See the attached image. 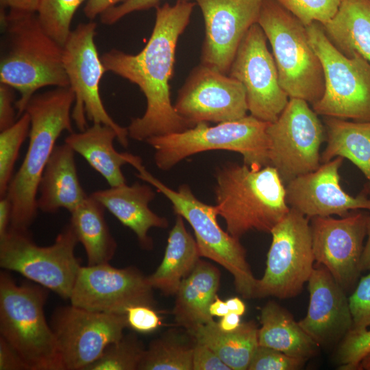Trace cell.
<instances>
[{
  "instance_id": "obj_17",
  "label": "cell",
  "mask_w": 370,
  "mask_h": 370,
  "mask_svg": "<svg viewBox=\"0 0 370 370\" xmlns=\"http://www.w3.org/2000/svg\"><path fill=\"white\" fill-rule=\"evenodd\" d=\"M173 106L177 113L193 125L234 121L248 112L242 84L201 64L191 70Z\"/></svg>"
},
{
  "instance_id": "obj_11",
  "label": "cell",
  "mask_w": 370,
  "mask_h": 370,
  "mask_svg": "<svg viewBox=\"0 0 370 370\" xmlns=\"http://www.w3.org/2000/svg\"><path fill=\"white\" fill-rule=\"evenodd\" d=\"M309 219L291 208L271 230L266 269L257 280L255 297L288 299L301 292L315 262Z\"/></svg>"
},
{
  "instance_id": "obj_45",
  "label": "cell",
  "mask_w": 370,
  "mask_h": 370,
  "mask_svg": "<svg viewBox=\"0 0 370 370\" xmlns=\"http://www.w3.org/2000/svg\"><path fill=\"white\" fill-rule=\"evenodd\" d=\"M1 8L18 13H37L40 0H0Z\"/></svg>"
},
{
  "instance_id": "obj_35",
  "label": "cell",
  "mask_w": 370,
  "mask_h": 370,
  "mask_svg": "<svg viewBox=\"0 0 370 370\" xmlns=\"http://www.w3.org/2000/svg\"><path fill=\"white\" fill-rule=\"evenodd\" d=\"M87 0H40L37 11L45 31L63 46L71 30V24L78 8Z\"/></svg>"
},
{
  "instance_id": "obj_47",
  "label": "cell",
  "mask_w": 370,
  "mask_h": 370,
  "mask_svg": "<svg viewBox=\"0 0 370 370\" xmlns=\"http://www.w3.org/2000/svg\"><path fill=\"white\" fill-rule=\"evenodd\" d=\"M12 204L5 195L0 199V239L8 233L12 219Z\"/></svg>"
},
{
  "instance_id": "obj_29",
  "label": "cell",
  "mask_w": 370,
  "mask_h": 370,
  "mask_svg": "<svg viewBox=\"0 0 370 370\" xmlns=\"http://www.w3.org/2000/svg\"><path fill=\"white\" fill-rule=\"evenodd\" d=\"M323 27L343 54L351 57L358 53L370 63V0H344Z\"/></svg>"
},
{
  "instance_id": "obj_16",
  "label": "cell",
  "mask_w": 370,
  "mask_h": 370,
  "mask_svg": "<svg viewBox=\"0 0 370 370\" xmlns=\"http://www.w3.org/2000/svg\"><path fill=\"white\" fill-rule=\"evenodd\" d=\"M148 276L134 267L116 268L109 263L81 266L69 300L87 310L125 314L135 305L155 306Z\"/></svg>"
},
{
  "instance_id": "obj_24",
  "label": "cell",
  "mask_w": 370,
  "mask_h": 370,
  "mask_svg": "<svg viewBox=\"0 0 370 370\" xmlns=\"http://www.w3.org/2000/svg\"><path fill=\"white\" fill-rule=\"evenodd\" d=\"M220 278V271L214 265L198 261L175 294L173 314L179 326L190 332L214 321L209 308L217 295Z\"/></svg>"
},
{
  "instance_id": "obj_36",
  "label": "cell",
  "mask_w": 370,
  "mask_h": 370,
  "mask_svg": "<svg viewBox=\"0 0 370 370\" xmlns=\"http://www.w3.org/2000/svg\"><path fill=\"white\" fill-rule=\"evenodd\" d=\"M306 27L314 22L323 25L336 14L344 0H275Z\"/></svg>"
},
{
  "instance_id": "obj_32",
  "label": "cell",
  "mask_w": 370,
  "mask_h": 370,
  "mask_svg": "<svg viewBox=\"0 0 370 370\" xmlns=\"http://www.w3.org/2000/svg\"><path fill=\"white\" fill-rule=\"evenodd\" d=\"M195 342L184 328L170 329L150 343L138 370H193Z\"/></svg>"
},
{
  "instance_id": "obj_9",
  "label": "cell",
  "mask_w": 370,
  "mask_h": 370,
  "mask_svg": "<svg viewBox=\"0 0 370 370\" xmlns=\"http://www.w3.org/2000/svg\"><path fill=\"white\" fill-rule=\"evenodd\" d=\"M310 43L324 73V92L312 105L319 115L370 121V63L358 53L347 57L327 37L322 24L306 26Z\"/></svg>"
},
{
  "instance_id": "obj_37",
  "label": "cell",
  "mask_w": 370,
  "mask_h": 370,
  "mask_svg": "<svg viewBox=\"0 0 370 370\" xmlns=\"http://www.w3.org/2000/svg\"><path fill=\"white\" fill-rule=\"evenodd\" d=\"M370 352V330L352 329L339 343L336 361L341 370H358L362 359Z\"/></svg>"
},
{
  "instance_id": "obj_34",
  "label": "cell",
  "mask_w": 370,
  "mask_h": 370,
  "mask_svg": "<svg viewBox=\"0 0 370 370\" xmlns=\"http://www.w3.org/2000/svg\"><path fill=\"white\" fill-rule=\"evenodd\" d=\"M30 119L24 112L10 127L0 134V197L6 195L14 176L13 171L20 149L29 135Z\"/></svg>"
},
{
  "instance_id": "obj_51",
  "label": "cell",
  "mask_w": 370,
  "mask_h": 370,
  "mask_svg": "<svg viewBox=\"0 0 370 370\" xmlns=\"http://www.w3.org/2000/svg\"><path fill=\"white\" fill-rule=\"evenodd\" d=\"M229 311L240 316L243 315L246 310L245 303L238 297H232L225 301Z\"/></svg>"
},
{
  "instance_id": "obj_31",
  "label": "cell",
  "mask_w": 370,
  "mask_h": 370,
  "mask_svg": "<svg viewBox=\"0 0 370 370\" xmlns=\"http://www.w3.org/2000/svg\"><path fill=\"white\" fill-rule=\"evenodd\" d=\"M105 209L90 195L71 212L70 225L85 249L88 265L109 263L117 248L105 219Z\"/></svg>"
},
{
  "instance_id": "obj_13",
  "label": "cell",
  "mask_w": 370,
  "mask_h": 370,
  "mask_svg": "<svg viewBox=\"0 0 370 370\" xmlns=\"http://www.w3.org/2000/svg\"><path fill=\"white\" fill-rule=\"evenodd\" d=\"M309 103L290 98L278 116L269 123V165L278 172L285 185L321 165L320 148L325 128Z\"/></svg>"
},
{
  "instance_id": "obj_2",
  "label": "cell",
  "mask_w": 370,
  "mask_h": 370,
  "mask_svg": "<svg viewBox=\"0 0 370 370\" xmlns=\"http://www.w3.org/2000/svg\"><path fill=\"white\" fill-rule=\"evenodd\" d=\"M74 102L75 95L69 86L35 94L29 101L25 110L30 119L28 147L5 195L12 208L9 230L28 232L36 218L39 183L56 142L62 132H73Z\"/></svg>"
},
{
  "instance_id": "obj_44",
  "label": "cell",
  "mask_w": 370,
  "mask_h": 370,
  "mask_svg": "<svg viewBox=\"0 0 370 370\" xmlns=\"http://www.w3.org/2000/svg\"><path fill=\"white\" fill-rule=\"evenodd\" d=\"M0 370H29L19 354L6 340L0 336Z\"/></svg>"
},
{
  "instance_id": "obj_10",
  "label": "cell",
  "mask_w": 370,
  "mask_h": 370,
  "mask_svg": "<svg viewBox=\"0 0 370 370\" xmlns=\"http://www.w3.org/2000/svg\"><path fill=\"white\" fill-rule=\"evenodd\" d=\"M78 243L70 223L49 246L36 245L28 232L9 230L0 239V266L69 299L82 266L75 254Z\"/></svg>"
},
{
  "instance_id": "obj_43",
  "label": "cell",
  "mask_w": 370,
  "mask_h": 370,
  "mask_svg": "<svg viewBox=\"0 0 370 370\" xmlns=\"http://www.w3.org/2000/svg\"><path fill=\"white\" fill-rule=\"evenodd\" d=\"M13 90L5 84H0V131L12 126L18 119L15 114Z\"/></svg>"
},
{
  "instance_id": "obj_28",
  "label": "cell",
  "mask_w": 370,
  "mask_h": 370,
  "mask_svg": "<svg viewBox=\"0 0 370 370\" xmlns=\"http://www.w3.org/2000/svg\"><path fill=\"white\" fill-rule=\"evenodd\" d=\"M326 146L321 163L341 157L356 166L368 181L370 195V121L358 122L324 116Z\"/></svg>"
},
{
  "instance_id": "obj_46",
  "label": "cell",
  "mask_w": 370,
  "mask_h": 370,
  "mask_svg": "<svg viewBox=\"0 0 370 370\" xmlns=\"http://www.w3.org/2000/svg\"><path fill=\"white\" fill-rule=\"evenodd\" d=\"M123 1L124 0H87L84 8V15L90 20H92Z\"/></svg>"
},
{
  "instance_id": "obj_39",
  "label": "cell",
  "mask_w": 370,
  "mask_h": 370,
  "mask_svg": "<svg viewBox=\"0 0 370 370\" xmlns=\"http://www.w3.org/2000/svg\"><path fill=\"white\" fill-rule=\"evenodd\" d=\"M349 304L353 318V328L363 330L370 326V273L359 279Z\"/></svg>"
},
{
  "instance_id": "obj_52",
  "label": "cell",
  "mask_w": 370,
  "mask_h": 370,
  "mask_svg": "<svg viewBox=\"0 0 370 370\" xmlns=\"http://www.w3.org/2000/svg\"><path fill=\"white\" fill-rule=\"evenodd\" d=\"M358 370H370V352L360 361Z\"/></svg>"
},
{
  "instance_id": "obj_42",
  "label": "cell",
  "mask_w": 370,
  "mask_h": 370,
  "mask_svg": "<svg viewBox=\"0 0 370 370\" xmlns=\"http://www.w3.org/2000/svg\"><path fill=\"white\" fill-rule=\"evenodd\" d=\"M193 370L231 369L209 347L196 341L193 351Z\"/></svg>"
},
{
  "instance_id": "obj_23",
  "label": "cell",
  "mask_w": 370,
  "mask_h": 370,
  "mask_svg": "<svg viewBox=\"0 0 370 370\" xmlns=\"http://www.w3.org/2000/svg\"><path fill=\"white\" fill-rule=\"evenodd\" d=\"M75 153L66 143L56 145L39 183L37 206L42 212L64 208L71 213L88 196L79 180Z\"/></svg>"
},
{
  "instance_id": "obj_1",
  "label": "cell",
  "mask_w": 370,
  "mask_h": 370,
  "mask_svg": "<svg viewBox=\"0 0 370 370\" xmlns=\"http://www.w3.org/2000/svg\"><path fill=\"white\" fill-rule=\"evenodd\" d=\"M195 5L190 0H177L174 5L165 3L156 6L152 33L140 52L132 55L114 49L101 56L106 71L137 85L146 98L145 113L132 119L127 127L132 139L145 141L195 126L175 111L169 82L174 73L178 39L190 22Z\"/></svg>"
},
{
  "instance_id": "obj_30",
  "label": "cell",
  "mask_w": 370,
  "mask_h": 370,
  "mask_svg": "<svg viewBox=\"0 0 370 370\" xmlns=\"http://www.w3.org/2000/svg\"><path fill=\"white\" fill-rule=\"evenodd\" d=\"M188 332L213 350L231 370H247L259 345L258 328L254 321L241 323L236 330L225 332L213 321Z\"/></svg>"
},
{
  "instance_id": "obj_25",
  "label": "cell",
  "mask_w": 370,
  "mask_h": 370,
  "mask_svg": "<svg viewBox=\"0 0 370 370\" xmlns=\"http://www.w3.org/2000/svg\"><path fill=\"white\" fill-rule=\"evenodd\" d=\"M115 138L117 134L112 127L92 123L85 130L69 133L64 143L81 155L112 187L126 184L121 166L130 164L135 156L116 151L113 145Z\"/></svg>"
},
{
  "instance_id": "obj_19",
  "label": "cell",
  "mask_w": 370,
  "mask_h": 370,
  "mask_svg": "<svg viewBox=\"0 0 370 370\" xmlns=\"http://www.w3.org/2000/svg\"><path fill=\"white\" fill-rule=\"evenodd\" d=\"M204 21L200 64L228 74L249 29L257 23L263 0H194Z\"/></svg>"
},
{
  "instance_id": "obj_15",
  "label": "cell",
  "mask_w": 370,
  "mask_h": 370,
  "mask_svg": "<svg viewBox=\"0 0 370 370\" xmlns=\"http://www.w3.org/2000/svg\"><path fill=\"white\" fill-rule=\"evenodd\" d=\"M267 41L261 27L254 24L243 38L227 75L243 86L250 114L272 123L290 98L280 86L277 66Z\"/></svg>"
},
{
  "instance_id": "obj_12",
  "label": "cell",
  "mask_w": 370,
  "mask_h": 370,
  "mask_svg": "<svg viewBox=\"0 0 370 370\" xmlns=\"http://www.w3.org/2000/svg\"><path fill=\"white\" fill-rule=\"evenodd\" d=\"M96 29L94 21L78 24L62 46L64 68L75 95L71 117L79 131L88 127V121L112 127L119 143L127 147V127L116 123L109 115L99 94V84L106 70L95 43Z\"/></svg>"
},
{
  "instance_id": "obj_5",
  "label": "cell",
  "mask_w": 370,
  "mask_h": 370,
  "mask_svg": "<svg viewBox=\"0 0 370 370\" xmlns=\"http://www.w3.org/2000/svg\"><path fill=\"white\" fill-rule=\"evenodd\" d=\"M48 289L17 284L0 274V336L21 355L29 370H64L56 338L45 316Z\"/></svg>"
},
{
  "instance_id": "obj_7",
  "label": "cell",
  "mask_w": 370,
  "mask_h": 370,
  "mask_svg": "<svg viewBox=\"0 0 370 370\" xmlns=\"http://www.w3.org/2000/svg\"><path fill=\"white\" fill-rule=\"evenodd\" d=\"M269 123L252 115L209 126L201 122L186 130L154 136L145 142L154 149L159 169L168 171L186 158L210 150L241 153L243 163L252 167L269 165Z\"/></svg>"
},
{
  "instance_id": "obj_48",
  "label": "cell",
  "mask_w": 370,
  "mask_h": 370,
  "mask_svg": "<svg viewBox=\"0 0 370 370\" xmlns=\"http://www.w3.org/2000/svg\"><path fill=\"white\" fill-rule=\"evenodd\" d=\"M366 236H367V240L363 247L360 262V268L362 272L370 271V214L367 215Z\"/></svg>"
},
{
  "instance_id": "obj_40",
  "label": "cell",
  "mask_w": 370,
  "mask_h": 370,
  "mask_svg": "<svg viewBox=\"0 0 370 370\" xmlns=\"http://www.w3.org/2000/svg\"><path fill=\"white\" fill-rule=\"evenodd\" d=\"M153 308L146 305H135L127 308L125 312L127 327L143 334L151 333L157 330L161 325V318Z\"/></svg>"
},
{
  "instance_id": "obj_14",
  "label": "cell",
  "mask_w": 370,
  "mask_h": 370,
  "mask_svg": "<svg viewBox=\"0 0 370 370\" xmlns=\"http://www.w3.org/2000/svg\"><path fill=\"white\" fill-rule=\"evenodd\" d=\"M50 325L64 370H86L127 328L125 314L87 310L71 304L57 308Z\"/></svg>"
},
{
  "instance_id": "obj_26",
  "label": "cell",
  "mask_w": 370,
  "mask_h": 370,
  "mask_svg": "<svg viewBox=\"0 0 370 370\" xmlns=\"http://www.w3.org/2000/svg\"><path fill=\"white\" fill-rule=\"evenodd\" d=\"M200 257L196 240L187 231L184 218L177 215L169 234L163 259L155 272L148 276L150 284L164 295H175Z\"/></svg>"
},
{
  "instance_id": "obj_49",
  "label": "cell",
  "mask_w": 370,
  "mask_h": 370,
  "mask_svg": "<svg viewBox=\"0 0 370 370\" xmlns=\"http://www.w3.org/2000/svg\"><path fill=\"white\" fill-rule=\"evenodd\" d=\"M241 323V316L230 312L222 317L219 322H218V325L221 330L230 332L236 330L239 327Z\"/></svg>"
},
{
  "instance_id": "obj_22",
  "label": "cell",
  "mask_w": 370,
  "mask_h": 370,
  "mask_svg": "<svg viewBox=\"0 0 370 370\" xmlns=\"http://www.w3.org/2000/svg\"><path fill=\"white\" fill-rule=\"evenodd\" d=\"M90 195L133 231L144 249L153 248V241L148 235L151 228H166L169 225L166 218L158 215L149 207L156 197L149 185L138 182L132 185L124 184L94 191Z\"/></svg>"
},
{
  "instance_id": "obj_38",
  "label": "cell",
  "mask_w": 370,
  "mask_h": 370,
  "mask_svg": "<svg viewBox=\"0 0 370 370\" xmlns=\"http://www.w3.org/2000/svg\"><path fill=\"white\" fill-rule=\"evenodd\" d=\"M305 362L278 350L258 345L247 370H297L301 369Z\"/></svg>"
},
{
  "instance_id": "obj_6",
  "label": "cell",
  "mask_w": 370,
  "mask_h": 370,
  "mask_svg": "<svg viewBox=\"0 0 370 370\" xmlns=\"http://www.w3.org/2000/svg\"><path fill=\"white\" fill-rule=\"evenodd\" d=\"M257 23L271 45L280 86L289 98L311 105L319 101L324 73L306 27L275 0H263Z\"/></svg>"
},
{
  "instance_id": "obj_4",
  "label": "cell",
  "mask_w": 370,
  "mask_h": 370,
  "mask_svg": "<svg viewBox=\"0 0 370 370\" xmlns=\"http://www.w3.org/2000/svg\"><path fill=\"white\" fill-rule=\"evenodd\" d=\"M215 179L218 214L238 239L251 230L270 233L290 210L286 185L272 166L228 162L217 169Z\"/></svg>"
},
{
  "instance_id": "obj_27",
  "label": "cell",
  "mask_w": 370,
  "mask_h": 370,
  "mask_svg": "<svg viewBox=\"0 0 370 370\" xmlns=\"http://www.w3.org/2000/svg\"><path fill=\"white\" fill-rule=\"evenodd\" d=\"M258 344L306 362L317 354L319 346L295 321L292 314L273 301L262 308Z\"/></svg>"
},
{
  "instance_id": "obj_33",
  "label": "cell",
  "mask_w": 370,
  "mask_h": 370,
  "mask_svg": "<svg viewBox=\"0 0 370 370\" xmlns=\"http://www.w3.org/2000/svg\"><path fill=\"white\" fill-rule=\"evenodd\" d=\"M145 347L134 334L123 335L105 349L101 356L86 370H137Z\"/></svg>"
},
{
  "instance_id": "obj_8",
  "label": "cell",
  "mask_w": 370,
  "mask_h": 370,
  "mask_svg": "<svg viewBox=\"0 0 370 370\" xmlns=\"http://www.w3.org/2000/svg\"><path fill=\"white\" fill-rule=\"evenodd\" d=\"M137 177L155 187L171 202L174 212L182 216L192 227L201 257L216 262L234 278L236 291L243 297H255L257 280L247 261L246 250L238 239L221 229L217 222L215 206L199 200L187 184L177 190L166 186L149 173L142 161L133 165Z\"/></svg>"
},
{
  "instance_id": "obj_50",
  "label": "cell",
  "mask_w": 370,
  "mask_h": 370,
  "mask_svg": "<svg viewBox=\"0 0 370 370\" xmlns=\"http://www.w3.org/2000/svg\"><path fill=\"white\" fill-rule=\"evenodd\" d=\"M209 311L212 317H222L230 312L225 301L221 300L217 295L210 306Z\"/></svg>"
},
{
  "instance_id": "obj_3",
  "label": "cell",
  "mask_w": 370,
  "mask_h": 370,
  "mask_svg": "<svg viewBox=\"0 0 370 370\" xmlns=\"http://www.w3.org/2000/svg\"><path fill=\"white\" fill-rule=\"evenodd\" d=\"M6 46L0 60V82L17 90V118L36 91L46 86L68 87L62 46L41 26L36 13L1 11Z\"/></svg>"
},
{
  "instance_id": "obj_41",
  "label": "cell",
  "mask_w": 370,
  "mask_h": 370,
  "mask_svg": "<svg viewBox=\"0 0 370 370\" xmlns=\"http://www.w3.org/2000/svg\"><path fill=\"white\" fill-rule=\"evenodd\" d=\"M162 0H124L108 9L99 16L104 25H112L134 12L147 10L159 5Z\"/></svg>"
},
{
  "instance_id": "obj_21",
  "label": "cell",
  "mask_w": 370,
  "mask_h": 370,
  "mask_svg": "<svg viewBox=\"0 0 370 370\" xmlns=\"http://www.w3.org/2000/svg\"><path fill=\"white\" fill-rule=\"evenodd\" d=\"M308 283V308L299 324L319 347L341 342L353 328L347 293L318 263L314 264Z\"/></svg>"
},
{
  "instance_id": "obj_18",
  "label": "cell",
  "mask_w": 370,
  "mask_h": 370,
  "mask_svg": "<svg viewBox=\"0 0 370 370\" xmlns=\"http://www.w3.org/2000/svg\"><path fill=\"white\" fill-rule=\"evenodd\" d=\"M367 215L358 212L339 219L314 217L310 223L315 262L324 266L346 293L355 288L362 273Z\"/></svg>"
},
{
  "instance_id": "obj_20",
  "label": "cell",
  "mask_w": 370,
  "mask_h": 370,
  "mask_svg": "<svg viewBox=\"0 0 370 370\" xmlns=\"http://www.w3.org/2000/svg\"><path fill=\"white\" fill-rule=\"evenodd\" d=\"M343 158L321 163L315 171L300 175L286 184V201L306 217H344L351 211H370V198L352 196L341 187L339 169Z\"/></svg>"
}]
</instances>
